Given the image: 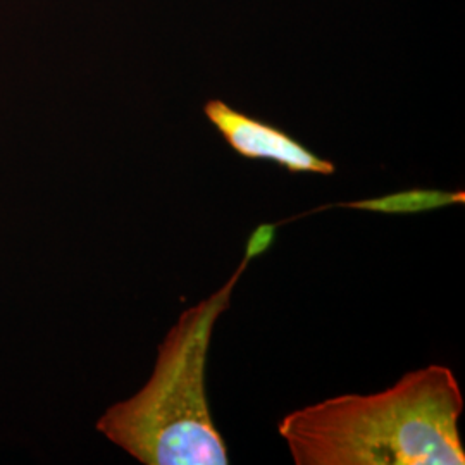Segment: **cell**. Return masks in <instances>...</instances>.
I'll return each mask as SVG.
<instances>
[{"label": "cell", "instance_id": "cell-1", "mask_svg": "<svg viewBox=\"0 0 465 465\" xmlns=\"http://www.w3.org/2000/svg\"><path fill=\"white\" fill-rule=\"evenodd\" d=\"M464 397L441 364L407 372L371 395H340L282 417L297 465H464Z\"/></svg>", "mask_w": 465, "mask_h": 465}, {"label": "cell", "instance_id": "cell-2", "mask_svg": "<svg viewBox=\"0 0 465 465\" xmlns=\"http://www.w3.org/2000/svg\"><path fill=\"white\" fill-rule=\"evenodd\" d=\"M252 259L249 253L216 293L186 309L159 347L149 382L100 417L97 430L147 465H228L211 416L205 366L219 316Z\"/></svg>", "mask_w": 465, "mask_h": 465}, {"label": "cell", "instance_id": "cell-3", "mask_svg": "<svg viewBox=\"0 0 465 465\" xmlns=\"http://www.w3.org/2000/svg\"><path fill=\"white\" fill-rule=\"evenodd\" d=\"M203 114L216 128L217 134L238 155L253 161H271L290 173H311L330 176L336 166L319 157L297 138L282 128L249 116L226 104L224 100L205 102Z\"/></svg>", "mask_w": 465, "mask_h": 465}, {"label": "cell", "instance_id": "cell-4", "mask_svg": "<svg viewBox=\"0 0 465 465\" xmlns=\"http://www.w3.org/2000/svg\"><path fill=\"white\" fill-rule=\"evenodd\" d=\"M464 203V192H436V190H411L395 195H386L381 199L350 202L347 207L362 209L371 213H386V214H403V213H422L453 203Z\"/></svg>", "mask_w": 465, "mask_h": 465}, {"label": "cell", "instance_id": "cell-5", "mask_svg": "<svg viewBox=\"0 0 465 465\" xmlns=\"http://www.w3.org/2000/svg\"><path fill=\"white\" fill-rule=\"evenodd\" d=\"M272 232H274V228H271V226H262V228H259L257 232H253V234L250 236L247 253H249L252 259H253L257 253L266 252L267 247H269V243H271V240H272Z\"/></svg>", "mask_w": 465, "mask_h": 465}]
</instances>
